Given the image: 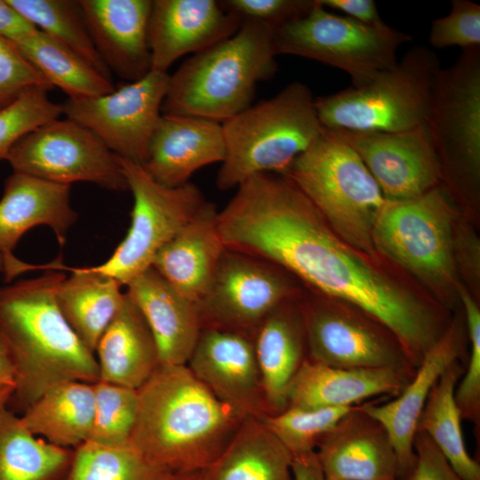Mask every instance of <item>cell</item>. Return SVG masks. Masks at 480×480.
<instances>
[{
	"label": "cell",
	"instance_id": "25",
	"mask_svg": "<svg viewBox=\"0 0 480 480\" xmlns=\"http://www.w3.org/2000/svg\"><path fill=\"white\" fill-rule=\"evenodd\" d=\"M227 250L218 211L207 201L156 254L152 267L182 296L198 303Z\"/></svg>",
	"mask_w": 480,
	"mask_h": 480
},
{
	"label": "cell",
	"instance_id": "47",
	"mask_svg": "<svg viewBox=\"0 0 480 480\" xmlns=\"http://www.w3.org/2000/svg\"><path fill=\"white\" fill-rule=\"evenodd\" d=\"M36 30V27L7 0H0V37L14 44Z\"/></svg>",
	"mask_w": 480,
	"mask_h": 480
},
{
	"label": "cell",
	"instance_id": "48",
	"mask_svg": "<svg viewBox=\"0 0 480 480\" xmlns=\"http://www.w3.org/2000/svg\"><path fill=\"white\" fill-rule=\"evenodd\" d=\"M293 480H325L316 452L292 457Z\"/></svg>",
	"mask_w": 480,
	"mask_h": 480
},
{
	"label": "cell",
	"instance_id": "37",
	"mask_svg": "<svg viewBox=\"0 0 480 480\" xmlns=\"http://www.w3.org/2000/svg\"><path fill=\"white\" fill-rule=\"evenodd\" d=\"M354 407L303 409L288 406L261 420L293 457L316 452L322 438Z\"/></svg>",
	"mask_w": 480,
	"mask_h": 480
},
{
	"label": "cell",
	"instance_id": "15",
	"mask_svg": "<svg viewBox=\"0 0 480 480\" xmlns=\"http://www.w3.org/2000/svg\"><path fill=\"white\" fill-rule=\"evenodd\" d=\"M168 80V73L151 70L103 95L68 98L62 113L91 130L117 156L143 165L162 116Z\"/></svg>",
	"mask_w": 480,
	"mask_h": 480
},
{
	"label": "cell",
	"instance_id": "23",
	"mask_svg": "<svg viewBox=\"0 0 480 480\" xmlns=\"http://www.w3.org/2000/svg\"><path fill=\"white\" fill-rule=\"evenodd\" d=\"M226 146L220 123L188 116L162 115L142 165L158 183L179 187L199 169L222 163Z\"/></svg>",
	"mask_w": 480,
	"mask_h": 480
},
{
	"label": "cell",
	"instance_id": "38",
	"mask_svg": "<svg viewBox=\"0 0 480 480\" xmlns=\"http://www.w3.org/2000/svg\"><path fill=\"white\" fill-rule=\"evenodd\" d=\"M95 407L87 441L106 446L129 444L138 412V390L104 381L93 383Z\"/></svg>",
	"mask_w": 480,
	"mask_h": 480
},
{
	"label": "cell",
	"instance_id": "10",
	"mask_svg": "<svg viewBox=\"0 0 480 480\" xmlns=\"http://www.w3.org/2000/svg\"><path fill=\"white\" fill-rule=\"evenodd\" d=\"M411 40L410 35L388 24L370 27L332 13L318 0L307 13L274 31L277 55L300 56L341 69L353 86L396 66V51Z\"/></svg>",
	"mask_w": 480,
	"mask_h": 480
},
{
	"label": "cell",
	"instance_id": "27",
	"mask_svg": "<svg viewBox=\"0 0 480 480\" xmlns=\"http://www.w3.org/2000/svg\"><path fill=\"white\" fill-rule=\"evenodd\" d=\"M300 298L273 310L252 337L269 415L287 407L289 385L308 356Z\"/></svg>",
	"mask_w": 480,
	"mask_h": 480
},
{
	"label": "cell",
	"instance_id": "17",
	"mask_svg": "<svg viewBox=\"0 0 480 480\" xmlns=\"http://www.w3.org/2000/svg\"><path fill=\"white\" fill-rule=\"evenodd\" d=\"M186 365L218 399L245 418L269 415L252 336L203 328Z\"/></svg>",
	"mask_w": 480,
	"mask_h": 480
},
{
	"label": "cell",
	"instance_id": "34",
	"mask_svg": "<svg viewBox=\"0 0 480 480\" xmlns=\"http://www.w3.org/2000/svg\"><path fill=\"white\" fill-rule=\"evenodd\" d=\"M14 44L52 87H59L69 99L96 97L115 89L110 79L38 29Z\"/></svg>",
	"mask_w": 480,
	"mask_h": 480
},
{
	"label": "cell",
	"instance_id": "42",
	"mask_svg": "<svg viewBox=\"0 0 480 480\" xmlns=\"http://www.w3.org/2000/svg\"><path fill=\"white\" fill-rule=\"evenodd\" d=\"M34 86L53 88L13 43L0 37V109Z\"/></svg>",
	"mask_w": 480,
	"mask_h": 480
},
{
	"label": "cell",
	"instance_id": "8",
	"mask_svg": "<svg viewBox=\"0 0 480 480\" xmlns=\"http://www.w3.org/2000/svg\"><path fill=\"white\" fill-rule=\"evenodd\" d=\"M452 199L475 207L480 189V46L440 68L424 121Z\"/></svg>",
	"mask_w": 480,
	"mask_h": 480
},
{
	"label": "cell",
	"instance_id": "28",
	"mask_svg": "<svg viewBox=\"0 0 480 480\" xmlns=\"http://www.w3.org/2000/svg\"><path fill=\"white\" fill-rule=\"evenodd\" d=\"M94 355L100 380L138 390L160 364L156 343L141 312L124 292Z\"/></svg>",
	"mask_w": 480,
	"mask_h": 480
},
{
	"label": "cell",
	"instance_id": "18",
	"mask_svg": "<svg viewBox=\"0 0 480 480\" xmlns=\"http://www.w3.org/2000/svg\"><path fill=\"white\" fill-rule=\"evenodd\" d=\"M468 340L463 313L452 321L441 338L428 349L410 381L396 398L384 404H363L364 410L387 430L397 460V480H405L413 468V440L419 417L428 396L445 369L455 361L464 366Z\"/></svg>",
	"mask_w": 480,
	"mask_h": 480
},
{
	"label": "cell",
	"instance_id": "44",
	"mask_svg": "<svg viewBox=\"0 0 480 480\" xmlns=\"http://www.w3.org/2000/svg\"><path fill=\"white\" fill-rule=\"evenodd\" d=\"M413 448L416 460L405 480H464L425 433L416 432Z\"/></svg>",
	"mask_w": 480,
	"mask_h": 480
},
{
	"label": "cell",
	"instance_id": "43",
	"mask_svg": "<svg viewBox=\"0 0 480 480\" xmlns=\"http://www.w3.org/2000/svg\"><path fill=\"white\" fill-rule=\"evenodd\" d=\"M220 7L242 22L252 21L276 29L307 13L315 0H220Z\"/></svg>",
	"mask_w": 480,
	"mask_h": 480
},
{
	"label": "cell",
	"instance_id": "41",
	"mask_svg": "<svg viewBox=\"0 0 480 480\" xmlns=\"http://www.w3.org/2000/svg\"><path fill=\"white\" fill-rule=\"evenodd\" d=\"M429 43L438 49L480 46V5L469 0H453L450 12L432 22Z\"/></svg>",
	"mask_w": 480,
	"mask_h": 480
},
{
	"label": "cell",
	"instance_id": "39",
	"mask_svg": "<svg viewBox=\"0 0 480 480\" xmlns=\"http://www.w3.org/2000/svg\"><path fill=\"white\" fill-rule=\"evenodd\" d=\"M48 89H26L14 101L0 109V160H6L13 145L36 128L60 118L61 104L48 96Z\"/></svg>",
	"mask_w": 480,
	"mask_h": 480
},
{
	"label": "cell",
	"instance_id": "31",
	"mask_svg": "<svg viewBox=\"0 0 480 480\" xmlns=\"http://www.w3.org/2000/svg\"><path fill=\"white\" fill-rule=\"evenodd\" d=\"M94 407L93 383L68 381L46 390L20 419L33 435L75 449L89 439Z\"/></svg>",
	"mask_w": 480,
	"mask_h": 480
},
{
	"label": "cell",
	"instance_id": "5",
	"mask_svg": "<svg viewBox=\"0 0 480 480\" xmlns=\"http://www.w3.org/2000/svg\"><path fill=\"white\" fill-rule=\"evenodd\" d=\"M221 124L226 155L216 185L222 191L257 174L284 175L323 130L310 89L298 81Z\"/></svg>",
	"mask_w": 480,
	"mask_h": 480
},
{
	"label": "cell",
	"instance_id": "19",
	"mask_svg": "<svg viewBox=\"0 0 480 480\" xmlns=\"http://www.w3.org/2000/svg\"><path fill=\"white\" fill-rule=\"evenodd\" d=\"M76 219L70 205V185L13 172L4 182L0 200V253L5 263V281L36 268L12 254L27 231L36 226H48L62 246Z\"/></svg>",
	"mask_w": 480,
	"mask_h": 480
},
{
	"label": "cell",
	"instance_id": "20",
	"mask_svg": "<svg viewBox=\"0 0 480 480\" xmlns=\"http://www.w3.org/2000/svg\"><path fill=\"white\" fill-rule=\"evenodd\" d=\"M241 25L215 0H153L148 24L151 70L167 73L180 57L232 36Z\"/></svg>",
	"mask_w": 480,
	"mask_h": 480
},
{
	"label": "cell",
	"instance_id": "36",
	"mask_svg": "<svg viewBox=\"0 0 480 480\" xmlns=\"http://www.w3.org/2000/svg\"><path fill=\"white\" fill-rule=\"evenodd\" d=\"M172 475L130 444L106 446L86 441L73 450L61 480H169Z\"/></svg>",
	"mask_w": 480,
	"mask_h": 480
},
{
	"label": "cell",
	"instance_id": "22",
	"mask_svg": "<svg viewBox=\"0 0 480 480\" xmlns=\"http://www.w3.org/2000/svg\"><path fill=\"white\" fill-rule=\"evenodd\" d=\"M92 43L107 68L127 82L151 71L148 24L152 0H79Z\"/></svg>",
	"mask_w": 480,
	"mask_h": 480
},
{
	"label": "cell",
	"instance_id": "46",
	"mask_svg": "<svg viewBox=\"0 0 480 480\" xmlns=\"http://www.w3.org/2000/svg\"><path fill=\"white\" fill-rule=\"evenodd\" d=\"M326 9L337 10L347 17L370 27H383L376 3L373 0H318Z\"/></svg>",
	"mask_w": 480,
	"mask_h": 480
},
{
	"label": "cell",
	"instance_id": "45",
	"mask_svg": "<svg viewBox=\"0 0 480 480\" xmlns=\"http://www.w3.org/2000/svg\"><path fill=\"white\" fill-rule=\"evenodd\" d=\"M454 260L458 274L474 288L479 284L480 246L476 234L464 224L456 223L454 231Z\"/></svg>",
	"mask_w": 480,
	"mask_h": 480
},
{
	"label": "cell",
	"instance_id": "33",
	"mask_svg": "<svg viewBox=\"0 0 480 480\" xmlns=\"http://www.w3.org/2000/svg\"><path fill=\"white\" fill-rule=\"evenodd\" d=\"M73 450L33 435L15 412L0 408V480H61Z\"/></svg>",
	"mask_w": 480,
	"mask_h": 480
},
{
	"label": "cell",
	"instance_id": "7",
	"mask_svg": "<svg viewBox=\"0 0 480 480\" xmlns=\"http://www.w3.org/2000/svg\"><path fill=\"white\" fill-rule=\"evenodd\" d=\"M283 176L304 194L340 237L379 259L372 230L386 199L353 148L323 128Z\"/></svg>",
	"mask_w": 480,
	"mask_h": 480
},
{
	"label": "cell",
	"instance_id": "13",
	"mask_svg": "<svg viewBox=\"0 0 480 480\" xmlns=\"http://www.w3.org/2000/svg\"><path fill=\"white\" fill-rule=\"evenodd\" d=\"M6 161L13 172L55 183L85 181L109 190L128 189L117 156L91 130L68 117L23 136Z\"/></svg>",
	"mask_w": 480,
	"mask_h": 480
},
{
	"label": "cell",
	"instance_id": "9",
	"mask_svg": "<svg viewBox=\"0 0 480 480\" xmlns=\"http://www.w3.org/2000/svg\"><path fill=\"white\" fill-rule=\"evenodd\" d=\"M440 68L433 51L415 46L370 82L315 99L318 120L329 130L396 132L415 128L425 121Z\"/></svg>",
	"mask_w": 480,
	"mask_h": 480
},
{
	"label": "cell",
	"instance_id": "30",
	"mask_svg": "<svg viewBox=\"0 0 480 480\" xmlns=\"http://www.w3.org/2000/svg\"><path fill=\"white\" fill-rule=\"evenodd\" d=\"M56 289L57 305L81 342L94 354L103 332L120 308L124 293L113 277L90 268H66Z\"/></svg>",
	"mask_w": 480,
	"mask_h": 480
},
{
	"label": "cell",
	"instance_id": "49",
	"mask_svg": "<svg viewBox=\"0 0 480 480\" xmlns=\"http://www.w3.org/2000/svg\"><path fill=\"white\" fill-rule=\"evenodd\" d=\"M15 386V368L4 340L0 336V388Z\"/></svg>",
	"mask_w": 480,
	"mask_h": 480
},
{
	"label": "cell",
	"instance_id": "24",
	"mask_svg": "<svg viewBox=\"0 0 480 480\" xmlns=\"http://www.w3.org/2000/svg\"><path fill=\"white\" fill-rule=\"evenodd\" d=\"M126 286L155 339L160 364H187L203 329L196 303L177 292L153 267Z\"/></svg>",
	"mask_w": 480,
	"mask_h": 480
},
{
	"label": "cell",
	"instance_id": "51",
	"mask_svg": "<svg viewBox=\"0 0 480 480\" xmlns=\"http://www.w3.org/2000/svg\"><path fill=\"white\" fill-rule=\"evenodd\" d=\"M169 480H201L199 473L188 475H172Z\"/></svg>",
	"mask_w": 480,
	"mask_h": 480
},
{
	"label": "cell",
	"instance_id": "2",
	"mask_svg": "<svg viewBox=\"0 0 480 480\" xmlns=\"http://www.w3.org/2000/svg\"><path fill=\"white\" fill-rule=\"evenodd\" d=\"M138 398L129 444L172 475L205 470L245 419L218 399L186 364H159L138 389Z\"/></svg>",
	"mask_w": 480,
	"mask_h": 480
},
{
	"label": "cell",
	"instance_id": "29",
	"mask_svg": "<svg viewBox=\"0 0 480 480\" xmlns=\"http://www.w3.org/2000/svg\"><path fill=\"white\" fill-rule=\"evenodd\" d=\"M292 456L260 419L245 418L201 480H293Z\"/></svg>",
	"mask_w": 480,
	"mask_h": 480
},
{
	"label": "cell",
	"instance_id": "26",
	"mask_svg": "<svg viewBox=\"0 0 480 480\" xmlns=\"http://www.w3.org/2000/svg\"><path fill=\"white\" fill-rule=\"evenodd\" d=\"M411 379L389 369L340 368L305 359L287 390V407H349L396 396Z\"/></svg>",
	"mask_w": 480,
	"mask_h": 480
},
{
	"label": "cell",
	"instance_id": "21",
	"mask_svg": "<svg viewBox=\"0 0 480 480\" xmlns=\"http://www.w3.org/2000/svg\"><path fill=\"white\" fill-rule=\"evenodd\" d=\"M316 453L325 480H397V460L385 428L356 405L322 438Z\"/></svg>",
	"mask_w": 480,
	"mask_h": 480
},
{
	"label": "cell",
	"instance_id": "32",
	"mask_svg": "<svg viewBox=\"0 0 480 480\" xmlns=\"http://www.w3.org/2000/svg\"><path fill=\"white\" fill-rule=\"evenodd\" d=\"M465 366L450 364L433 386L417 422L416 432L425 433L455 472L464 480H480V465L467 451L460 409L455 402L456 386Z\"/></svg>",
	"mask_w": 480,
	"mask_h": 480
},
{
	"label": "cell",
	"instance_id": "16",
	"mask_svg": "<svg viewBox=\"0 0 480 480\" xmlns=\"http://www.w3.org/2000/svg\"><path fill=\"white\" fill-rule=\"evenodd\" d=\"M329 131L355 150L387 200L413 198L441 183L440 165L424 123L396 132Z\"/></svg>",
	"mask_w": 480,
	"mask_h": 480
},
{
	"label": "cell",
	"instance_id": "6",
	"mask_svg": "<svg viewBox=\"0 0 480 480\" xmlns=\"http://www.w3.org/2000/svg\"><path fill=\"white\" fill-rule=\"evenodd\" d=\"M457 213L452 199L438 185L404 200H387L372 230L378 254L392 260L430 290L447 309L460 301L454 260Z\"/></svg>",
	"mask_w": 480,
	"mask_h": 480
},
{
	"label": "cell",
	"instance_id": "14",
	"mask_svg": "<svg viewBox=\"0 0 480 480\" xmlns=\"http://www.w3.org/2000/svg\"><path fill=\"white\" fill-rule=\"evenodd\" d=\"M297 282L274 264L227 249L206 292L196 304L202 327L253 337L273 310L303 295Z\"/></svg>",
	"mask_w": 480,
	"mask_h": 480
},
{
	"label": "cell",
	"instance_id": "12",
	"mask_svg": "<svg viewBox=\"0 0 480 480\" xmlns=\"http://www.w3.org/2000/svg\"><path fill=\"white\" fill-rule=\"evenodd\" d=\"M307 357L340 368L389 369L409 379L412 365L394 334L345 302L312 292L300 300Z\"/></svg>",
	"mask_w": 480,
	"mask_h": 480
},
{
	"label": "cell",
	"instance_id": "4",
	"mask_svg": "<svg viewBox=\"0 0 480 480\" xmlns=\"http://www.w3.org/2000/svg\"><path fill=\"white\" fill-rule=\"evenodd\" d=\"M275 29L243 21L232 36L191 55L169 75L161 112L224 123L252 105L277 71Z\"/></svg>",
	"mask_w": 480,
	"mask_h": 480
},
{
	"label": "cell",
	"instance_id": "52",
	"mask_svg": "<svg viewBox=\"0 0 480 480\" xmlns=\"http://www.w3.org/2000/svg\"><path fill=\"white\" fill-rule=\"evenodd\" d=\"M5 272V263H4V259L3 257V255L0 253V274H4Z\"/></svg>",
	"mask_w": 480,
	"mask_h": 480
},
{
	"label": "cell",
	"instance_id": "50",
	"mask_svg": "<svg viewBox=\"0 0 480 480\" xmlns=\"http://www.w3.org/2000/svg\"><path fill=\"white\" fill-rule=\"evenodd\" d=\"M12 392L13 388L11 387L0 388V408L7 404Z\"/></svg>",
	"mask_w": 480,
	"mask_h": 480
},
{
	"label": "cell",
	"instance_id": "1",
	"mask_svg": "<svg viewBox=\"0 0 480 480\" xmlns=\"http://www.w3.org/2000/svg\"><path fill=\"white\" fill-rule=\"evenodd\" d=\"M250 244L256 257L312 292L349 304L388 329L414 368L451 323L446 308L345 241L300 192L276 199L260 213Z\"/></svg>",
	"mask_w": 480,
	"mask_h": 480
},
{
	"label": "cell",
	"instance_id": "35",
	"mask_svg": "<svg viewBox=\"0 0 480 480\" xmlns=\"http://www.w3.org/2000/svg\"><path fill=\"white\" fill-rule=\"evenodd\" d=\"M36 28L72 50L110 79V71L99 55L78 1L7 0Z\"/></svg>",
	"mask_w": 480,
	"mask_h": 480
},
{
	"label": "cell",
	"instance_id": "11",
	"mask_svg": "<svg viewBox=\"0 0 480 480\" xmlns=\"http://www.w3.org/2000/svg\"><path fill=\"white\" fill-rule=\"evenodd\" d=\"M117 159L133 196L131 226L113 254L91 268L126 286L152 267L158 252L207 200L191 182L166 187L156 181L142 165L120 156Z\"/></svg>",
	"mask_w": 480,
	"mask_h": 480
},
{
	"label": "cell",
	"instance_id": "3",
	"mask_svg": "<svg viewBox=\"0 0 480 480\" xmlns=\"http://www.w3.org/2000/svg\"><path fill=\"white\" fill-rule=\"evenodd\" d=\"M65 276L51 271L0 287V336L15 368V386L6 406L15 413L22 414L58 384L100 380L95 355L57 305L56 289Z\"/></svg>",
	"mask_w": 480,
	"mask_h": 480
},
{
	"label": "cell",
	"instance_id": "40",
	"mask_svg": "<svg viewBox=\"0 0 480 480\" xmlns=\"http://www.w3.org/2000/svg\"><path fill=\"white\" fill-rule=\"evenodd\" d=\"M459 298L465 319L468 357L454 398L462 420L480 426V309L476 298L461 285Z\"/></svg>",
	"mask_w": 480,
	"mask_h": 480
}]
</instances>
